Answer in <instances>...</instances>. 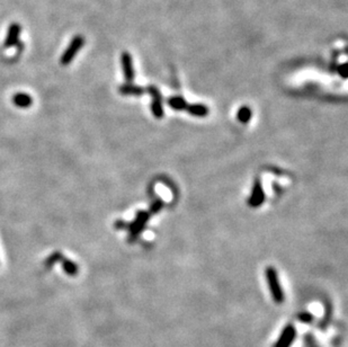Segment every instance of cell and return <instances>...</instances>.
<instances>
[{
  "instance_id": "6da1fadb",
  "label": "cell",
  "mask_w": 348,
  "mask_h": 347,
  "mask_svg": "<svg viewBox=\"0 0 348 347\" xmlns=\"http://www.w3.org/2000/svg\"><path fill=\"white\" fill-rule=\"evenodd\" d=\"M265 276H266V280L269 286V291H271L274 302L278 304L283 303L284 299H285V296H284L283 289L282 286H280L278 271H276L274 267L269 266L265 270Z\"/></svg>"
},
{
  "instance_id": "7a4b0ae2",
  "label": "cell",
  "mask_w": 348,
  "mask_h": 347,
  "mask_svg": "<svg viewBox=\"0 0 348 347\" xmlns=\"http://www.w3.org/2000/svg\"><path fill=\"white\" fill-rule=\"evenodd\" d=\"M85 44V37L82 35H76L73 36V39L71 40V42L69 43L68 47L63 52L61 58H60V63L62 66H68L72 62V60L74 59V56L77 55L78 52H79L82 47Z\"/></svg>"
},
{
  "instance_id": "3957f363",
  "label": "cell",
  "mask_w": 348,
  "mask_h": 347,
  "mask_svg": "<svg viewBox=\"0 0 348 347\" xmlns=\"http://www.w3.org/2000/svg\"><path fill=\"white\" fill-rule=\"evenodd\" d=\"M149 219H150V213H149L148 211H139V212L137 213L136 219H134L133 222H131L128 228L130 241L136 240L138 236L143 231Z\"/></svg>"
},
{
  "instance_id": "277c9868",
  "label": "cell",
  "mask_w": 348,
  "mask_h": 347,
  "mask_svg": "<svg viewBox=\"0 0 348 347\" xmlns=\"http://www.w3.org/2000/svg\"><path fill=\"white\" fill-rule=\"evenodd\" d=\"M147 92L150 94L152 97V104H151V111L152 114L156 119H162L163 118V106H162V94H160L159 89L156 86H149L147 88Z\"/></svg>"
},
{
  "instance_id": "5b68a950",
  "label": "cell",
  "mask_w": 348,
  "mask_h": 347,
  "mask_svg": "<svg viewBox=\"0 0 348 347\" xmlns=\"http://www.w3.org/2000/svg\"><path fill=\"white\" fill-rule=\"evenodd\" d=\"M265 198H266V195H265L263 184H261V180L259 178H257L255 183H254L252 195L248 198V205L254 207V209L259 207L260 205H263Z\"/></svg>"
},
{
  "instance_id": "8992f818",
  "label": "cell",
  "mask_w": 348,
  "mask_h": 347,
  "mask_svg": "<svg viewBox=\"0 0 348 347\" xmlns=\"http://www.w3.org/2000/svg\"><path fill=\"white\" fill-rule=\"evenodd\" d=\"M297 337V329L293 325H287L280 333V336L273 347H291L292 343Z\"/></svg>"
},
{
  "instance_id": "52a82bcc",
  "label": "cell",
  "mask_w": 348,
  "mask_h": 347,
  "mask_svg": "<svg viewBox=\"0 0 348 347\" xmlns=\"http://www.w3.org/2000/svg\"><path fill=\"white\" fill-rule=\"evenodd\" d=\"M121 65L126 82H132L136 78V71H134L132 56L129 52H123L121 54Z\"/></svg>"
},
{
  "instance_id": "ba28073f",
  "label": "cell",
  "mask_w": 348,
  "mask_h": 347,
  "mask_svg": "<svg viewBox=\"0 0 348 347\" xmlns=\"http://www.w3.org/2000/svg\"><path fill=\"white\" fill-rule=\"evenodd\" d=\"M22 32V26L18 23H13L9 25L8 32H7L3 47L5 48H13L20 43V36Z\"/></svg>"
},
{
  "instance_id": "9c48e42d",
  "label": "cell",
  "mask_w": 348,
  "mask_h": 347,
  "mask_svg": "<svg viewBox=\"0 0 348 347\" xmlns=\"http://www.w3.org/2000/svg\"><path fill=\"white\" fill-rule=\"evenodd\" d=\"M186 112L189 113L190 115L196 116V118H205L209 115V109L207 105L203 104H190L187 105Z\"/></svg>"
},
{
  "instance_id": "30bf717a",
  "label": "cell",
  "mask_w": 348,
  "mask_h": 347,
  "mask_svg": "<svg viewBox=\"0 0 348 347\" xmlns=\"http://www.w3.org/2000/svg\"><path fill=\"white\" fill-rule=\"evenodd\" d=\"M118 90L122 95H125V96H141L144 94L143 88H141V87L136 86L133 84H130V82L122 85L118 88Z\"/></svg>"
},
{
  "instance_id": "8fae6325",
  "label": "cell",
  "mask_w": 348,
  "mask_h": 347,
  "mask_svg": "<svg viewBox=\"0 0 348 347\" xmlns=\"http://www.w3.org/2000/svg\"><path fill=\"white\" fill-rule=\"evenodd\" d=\"M13 103L16 105L17 107L21 108H27L33 104L32 97L28 94L25 93H17L13 96Z\"/></svg>"
},
{
  "instance_id": "7c38bea8",
  "label": "cell",
  "mask_w": 348,
  "mask_h": 347,
  "mask_svg": "<svg viewBox=\"0 0 348 347\" xmlns=\"http://www.w3.org/2000/svg\"><path fill=\"white\" fill-rule=\"evenodd\" d=\"M168 105L175 109V111H186V107L188 104H187L185 98L181 96H174L168 99Z\"/></svg>"
},
{
  "instance_id": "4fadbf2b",
  "label": "cell",
  "mask_w": 348,
  "mask_h": 347,
  "mask_svg": "<svg viewBox=\"0 0 348 347\" xmlns=\"http://www.w3.org/2000/svg\"><path fill=\"white\" fill-rule=\"evenodd\" d=\"M61 264H62V269H63V271L66 272V274L70 275V276H74V275L78 274L79 267H78L77 264L74 262H72V260L63 258L61 260Z\"/></svg>"
},
{
  "instance_id": "5bb4252c",
  "label": "cell",
  "mask_w": 348,
  "mask_h": 347,
  "mask_svg": "<svg viewBox=\"0 0 348 347\" xmlns=\"http://www.w3.org/2000/svg\"><path fill=\"white\" fill-rule=\"evenodd\" d=\"M252 116H253V112L248 106H242L239 108L237 112V120L240 123H244V124L248 123L249 121L252 120Z\"/></svg>"
},
{
  "instance_id": "9a60e30c",
  "label": "cell",
  "mask_w": 348,
  "mask_h": 347,
  "mask_svg": "<svg viewBox=\"0 0 348 347\" xmlns=\"http://www.w3.org/2000/svg\"><path fill=\"white\" fill-rule=\"evenodd\" d=\"M62 259H63V256L61 252H53L51 256H48V258L46 262V265L47 267H52L54 264H57L58 262H61Z\"/></svg>"
},
{
  "instance_id": "2e32d148",
  "label": "cell",
  "mask_w": 348,
  "mask_h": 347,
  "mask_svg": "<svg viewBox=\"0 0 348 347\" xmlns=\"http://www.w3.org/2000/svg\"><path fill=\"white\" fill-rule=\"evenodd\" d=\"M162 207H163V201L162 198H157L156 201L152 202V204H151L150 209H149L148 212L150 214H157L162 211Z\"/></svg>"
},
{
  "instance_id": "e0dca14e",
  "label": "cell",
  "mask_w": 348,
  "mask_h": 347,
  "mask_svg": "<svg viewBox=\"0 0 348 347\" xmlns=\"http://www.w3.org/2000/svg\"><path fill=\"white\" fill-rule=\"evenodd\" d=\"M299 322H304V323H309L313 322V316L311 314H309V312H302L298 316Z\"/></svg>"
},
{
  "instance_id": "ac0fdd59",
  "label": "cell",
  "mask_w": 348,
  "mask_h": 347,
  "mask_svg": "<svg viewBox=\"0 0 348 347\" xmlns=\"http://www.w3.org/2000/svg\"><path fill=\"white\" fill-rule=\"evenodd\" d=\"M115 228L118 229V230H121V229H128V228H129V224L126 223V222L122 221V220H117V221L115 222Z\"/></svg>"
},
{
  "instance_id": "d6986e66",
  "label": "cell",
  "mask_w": 348,
  "mask_h": 347,
  "mask_svg": "<svg viewBox=\"0 0 348 347\" xmlns=\"http://www.w3.org/2000/svg\"><path fill=\"white\" fill-rule=\"evenodd\" d=\"M338 73L340 76H342L344 79H345L347 77V65L346 63H344L343 66H340L338 68Z\"/></svg>"
}]
</instances>
